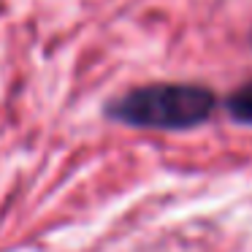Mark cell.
I'll return each instance as SVG.
<instances>
[{"instance_id": "obj_1", "label": "cell", "mask_w": 252, "mask_h": 252, "mask_svg": "<svg viewBox=\"0 0 252 252\" xmlns=\"http://www.w3.org/2000/svg\"><path fill=\"white\" fill-rule=\"evenodd\" d=\"M217 109V95L203 84L160 82L127 90L106 103V117L141 130H190Z\"/></svg>"}, {"instance_id": "obj_2", "label": "cell", "mask_w": 252, "mask_h": 252, "mask_svg": "<svg viewBox=\"0 0 252 252\" xmlns=\"http://www.w3.org/2000/svg\"><path fill=\"white\" fill-rule=\"evenodd\" d=\"M225 111L233 122L252 127V79L244 82L241 87H236L233 93L225 98Z\"/></svg>"}]
</instances>
